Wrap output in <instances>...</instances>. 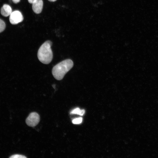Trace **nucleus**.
I'll return each instance as SVG.
<instances>
[{
  "mask_svg": "<svg viewBox=\"0 0 158 158\" xmlns=\"http://www.w3.org/2000/svg\"><path fill=\"white\" fill-rule=\"evenodd\" d=\"M73 63L70 59L64 60L55 65L52 68V74L57 80H61L73 67Z\"/></svg>",
  "mask_w": 158,
  "mask_h": 158,
  "instance_id": "nucleus-1",
  "label": "nucleus"
},
{
  "mask_svg": "<svg viewBox=\"0 0 158 158\" xmlns=\"http://www.w3.org/2000/svg\"><path fill=\"white\" fill-rule=\"evenodd\" d=\"M52 45L51 41H47L41 45L38 50V58L44 64L49 63L53 59V53L51 49Z\"/></svg>",
  "mask_w": 158,
  "mask_h": 158,
  "instance_id": "nucleus-2",
  "label": "nucleus"
},
{
  "mask_svg": "<svg viewBox=\"0 0 158 158\" xmlns=\"http://www.w3.org/2000/svg\"><path fill=\"white\" fill-rule=\"evenodd\" d=\"M40 117L36 112H32L30 114L26 120V123L29 126L34 127L39 123Z\"/></svg>",
  "mask_w": 158,
  "mask_h": 158,
  "instance_id": "nucleus-3",
  "label": "nucleus"
},
{
  "mask_svg": "<svg viewBox=\"0 0 158 158\" xmlns=\"http://www.w3.org/2000/svg\"><path fill=\"white\" fill-rule=\"evenodd\" d=\"M9 21L13 25H16L22 22L23 17L21 13L18 11H15L12 12L9 16Z\"/></svg>",
  "mask_w": 158,
  "mask_h": 158,
  "instance_id": "nucleus-4",
  "label": "nucleus"
},
{
  "mask_svg": "<svg viewBox=\"0 0 158 158\" xmlns=\"http://www.w3.org/2000/svg\"><path fill=\"white\" fill-rule=\"evenodd\" d=\"M42 0H35L32 3V8L33 11L36 14L41 13L43 7Z\"/></svg>",
  "mask_w": 158,
  "mask_h": 158,
  "instance_id": "nucleus-5",
  "label": "nucleus"
},
{
  "mask_svg": "<svg viewBox=\"0 0 158 158\" xmlns=\"http://www.w3.org/2000/svg\"><path fill=\"white\" fill-rule=\"evenodd\" d=\"M0 12L3 16L7 17L10 16L12 12V8L9 5L4 4L1 8Z\"/></svg>",
  "mask_w": 158,
  "mask_h": 158,
  "instance_id": "nucleus-6",
  "label": "nucleus"
},
{
  "mask_svg": "<svg viewBox=\"0 0 158 158\" xmlns=\"http://www.w3.org/2000/svg\"><path fill=\"white\" fill-rule=\"evenodd\" d=\"M85 113L84 109L80 110L78 108H76L72 110L71 112V114H78L80 116H83Z\"/></svg>",
  "mask_w": 158,
  "mask_h": 158,
  "instance_id": "nucleus-7",
  "label": "nucleus"
},
{
  "mask_svg": "<svg viewBox=\"0 0 158 158\" xmlns=\"http://www.w3.org/2000/svg\"><path fill=\"white\" fill-rule=\"evenodd\" d=\"M6 24L5 22L0 19V33L2 32L5 29Z\"/></svg>",
  "mask_w": 158,
  "mask_h": 158,
  "instance_id": "nucleus-8",
  "label": "nucleus"
},
{
  "mask_svg": "<svg viewBox=\"0 0 158 158\" xmlns=\"http://www.w3.org/2000/svg\"><path fill=\"white\" fill-rule=\"evenodd\" d=\"M83 120L82 117H79L73 119L72 122L74 124H78L81 123Z\"/></svg>",
  "mask_w": 158,
  "mask_h": 158,
  "instance_id": "nucleus-9",
  "label": "nucleus"
},
{
  "mask_svg": "<svg viewBox=\"0 0 158 158\" xmlns=\"http://www.w3.org/2000/svg\"><path fill=\"white\" fill-rule=\"evenodd\" d=\"M10 158H26V157L24 155L16 154L12 155Z\"/></svg>",
  "mask_w": 158,
  "mask_h": 158,
  "instance_id": "nucleus-10",
  "label": "nucleus"
},
{
  "mask_svg": "<svg viewBox=\"0 0 158 158\" xmlns=\"http://www.w3.org/2000/svg\"><path fill=\"white\" fill-rule=\"evenodd\" d=\"M35 0H28V1L30 3L32 4Z\"/></svg>",
  "mask_w": 158,
  "mask_h": 158,
  "instance_id": "nucleus-11",
  "label": "nucleus"
},
{
  "mask_svg": "<svg viewBox=\"0 0 158 158\" xmlns=\"http://www.w3.org/2000/svg\"><path fill=\"white\" fill-rule=\"evenodd\" d=\"M12 1L15 2H18L20 1V0H12Z\"/></svg>",
  "mask_w": 158,
  "mask_h": 158,
  "instance_id": "nucleus-12",
  "label": "nucleus"
},
{
  "mask_svg": "<svg viewBox=\"0 0 158 158\" xmlns=\"http://www.w3.org/2000/svg\"><path fill=\"white\" fill-rule=\"evenodd\" d=\"M48 0L51 2H54V1H56V0Z\"/></svg>",
  "mask_w": 158,
  "mask_h": 158,
  "instance_id": "nucleus-13",
  "label": "nucleus"
}]
</instances>
